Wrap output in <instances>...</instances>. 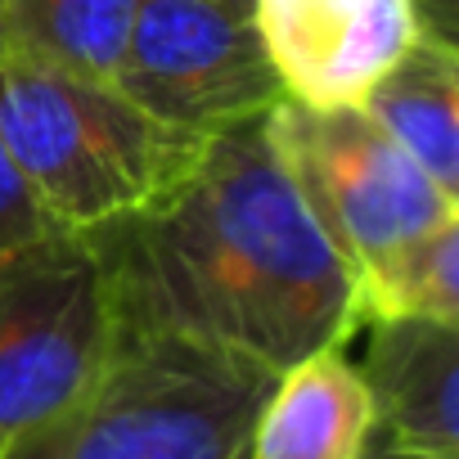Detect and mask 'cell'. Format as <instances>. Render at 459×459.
<instances>
[{"label": "cell", "instance_id": "obj_1", "mask_svg": "<svg viewBox=\"0 0 459 459\" xmlns=\"http://www.w3.org/2000/svg\"><path fill=\"white\" fill-rule=\"evenodd\" d=\"M117 325L185 333L271 374L356 333L351 275L284 176L266 117L207 140L158 203L91 230Z\"/></svg>", "mask_w": 459, "mask_h": 459}, {"label": "cell", "instance_id": "obj_2", "mask_svg": "<svg viewBox=\"0 0 459 459\" xmlns=\"http://www.w3.org/2000/svg\"><path fill=\"white\" fill-rule=\"evenodd\" d=\"M0 140L55 230L91 235L171 194L207 140L162 126L117 86L0 50Z\"/></svg>", "mask_w": 459, "mask_h": 459}, {"label": "cell", "instance_id": "obj_3", "mask_svg": "<svg viewBox=\"0 0 459 459\" xmlns=\"http://www.w3.org/2000/svg\"><path fill=\"white\" fill-rule=\"evenodd\" d=\"M275 378L239 351L122 325L86 396L5 459H248Z\"/></svg>", "mask_w": 459, "mask_h": 459}, {"label": "cell", "instance_id": "obj_4", "mask_svg": "<svg viewBox=\"0 0 459 459\" xmlns=\"http://www.w3.org/2000/svg\"><path fill=\"white\" fill-rule=\"evenodd\" d=\"M266 140L302 207L351 275L356 311L441 225L459 221V198L441 194L360 108H307L280 100Z\"/></svg>", "mask_w": 459, "mask_h": 459}, {"label": "cell", "instance_id": "obj_5", "mask_svg": "<svg viewBox=\"0 0 459 459\" xmlns=\"http://www.w3.org/2000/svg\"><path fill=\"white\" fill-rule=\"evenodd\" d=\"M117 329L91 235L50 230L0 257V459L86 396Z\"/></svg>", "mask_w": 459, "mask_h": 459}, {"label": "cell", "instance_id": "obj_6", "mask_svg": "<svg viewBox=\"0 0 459 459\" xmlns=\"http://www.w3.org/2000/svg\"><path fill=\"white\" fill-rule=\"evenodd\" d=\"M113 86L198 140L257 122L284 100L253 10L230 0H140Z\"/></svg>", "mask_w": 459, "mask_h": 459}, {"label": "cell", "instance_id": "obj_7", "mask_svg": "<svg viewBox=\"0 0 459 459\" xmlns=\"http://www.w3.org/2000/svg\"><path fill=\"white\" fill-rule=\"evenodd\" d=\"M253 23L284 100L360 108L419 37L414 0H253Z\"/></svg>", "mask_w": 459, "mask_h": 459}, {"label": "cell", "instance_id": "obj_8", "mask_svg": "<svg viewBox=\"0 0 459 459\" xmlns=\"http://www.w3.org/2000/svg\"><path fill=\"white\" fill-rule=\"evenodd\" d=\"M356 360L374 428L365 450L383 459H459V325L441 320H374Z\"/></svg>", "mask_w": 459, "mask_h": 459}, {"label": "cell", "instance_id": "obj_9", "mask_svg": "<svg viewBox=\"0 0 459 459\" xmlns=\"http://www.w3.org/2000/svg\"><path fill=\"white\" fill-rule=\"evenodd\" d=\"M342 347H325L275 378L253 423L248 459H360L374 405Z\"/></svg>", "mask_w": 459, "mask_h": 459}, {"label": "cell", "instance_id": "obj_10", "mask_svg": "<svg viewBox=\"0 0 459 459\" xmlns=\"http://www.w3.org/2000/svg\"><path fill=\"white\" fill-rule=\"evenodd\" d=\"M360 113L450 198H459V59L455 41L419 32L378 77Z\"/></svg>", "mask_w": 459, "mask_h": 459}, {"label": "cell", "instance_id": "obj_11", "mask_svg": "<svg viewBox=\"0 0 459 459\" xmlns=\"http://www.w3.org/2000/svg\"><path fill=\"white\" fill-rule=\"evenodd\" d=\"M135 10L140 0H0V50L113 86Z\"/></svg>", "mask_w": 459, "mask_h": 459}, {"label": "cell", "instance_id": "obj_12", "mask_svg": "<svg viewBox=\"0 0 459 459\" xmlns=\"http://www.w3.org/2000/svg\"><path fill=\"white\" fill-rule=\"evenodd\" d=\"M50 216L41 212V203L32 198L28 180L19 176L5 140H0V257H10L19 248H28L32 239L50 235Z\"/></svg>", "mask_w": 459, "mask_h": 459}, {"label": "cell", "instance_id": "obj_13", "mask_svg": "<svg viewBox=\"0 0 459 459\" xmlns=\"http://www.w3.org/2000/svg\"><path fill=\"white\" fill-rule=\"evenodd\" d=\"M230 5H239V10H253V0H230Z\"/></svg>", "mask_w": 459, "mask_h": 459}, {"label": "cell", "instance_id": "obj_14", "mask_svg": "<svg viewBox=\"0 0 459 459\" xmlns=\"http://www.w3.org/2000/svg\"><path fill=\"white\" fill-rule=\"evenodd\" d=\"M360 459H383V455H374V450H360Z\"/></svg>", "mask_w": 459, "mask_h": 459}]
</instances>
